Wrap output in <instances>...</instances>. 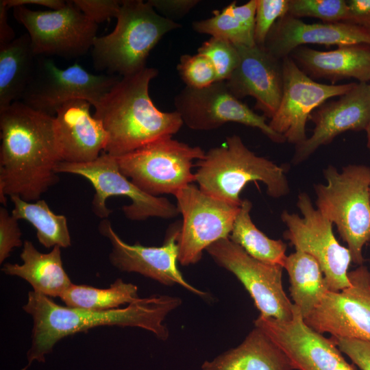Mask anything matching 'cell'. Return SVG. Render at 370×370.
I'll return each mask as SVG.
<instances>
[{
    "instance_id": "6da1fadb",
    "label": "cell",
    "mask_w": 370,
    "mask_h": 370,
    "mask_svg": "<svg viewBox=\"0 0 370 370\" xmlns=\"http://www.w3.org/2000/svg\"><path fill=\"white\" fill-rule=\"evenodd\" d=\"M0 202L18 196L36 201L59 181L62 162L54 116L21 101L0 110Z\"/></svg>"
},
{
    "instance_id": "7a4b0ae2",
    "label": "cell",
    "mask_w": 370,
    "mask_h": 370,
    "mask_svg": "<svg viewBox=\"0 0 370 370\" xmlns=\"http://www.w3.org/2000/svg\"><path fill=\"white\" fill-rule=\"evenodd\" d=\"M181 303L178 297L153 295L123 308L95 310L62 306L49 297L29 291L23 308L33 319L32 345L27 353L28 363L21 370H27L35 360L45 362V355L61 339L98 326L137 327L165 341L169 332L164 321Z\"/></svg>"
},
{
    "instance_id": "3957f363",
    "label": "cell",
    "mask_w": 370,
    "mask_h": 370,
    "mask_svg": "<svg viewBox=\"0 0 370 370\" xmlns=\"http://www.w3.org/2000/svg\"><path fill=\"white\" fill-rule=\"evenodd\" d=\"M158 75V69L146 66L121 77L94 107V117L108 135L105 153L118 157L180 131V114L161 111L150 97L149 84Z\"/></svg>"
},
{
    "instance_id": "277c9868",
    "label": "cell",
    "mask_w": 370,
    "mask_h": 370,
    "mask_svg": "<svg viewBox=\"0 0 370 370\" xmlns=\"http://www.w3.org/2000/svg\"><path fill=\"white\" fill-rule=\"evenodd\" d=\"M196 162L199 188L234 206H241L240 195L251 182H262L273 198L284 197L290 190L285 168L256 155L236 134L227 137L223 145L210 149Z\"/></svg>"
},
{
    "instance_id": "5b68a950",
    "label": "cell",
    "mask_w": 370,
    "mask_h": 370,
    "mask_svg": "<svg viewBox=\"0 0 370 370\" xmlns=\"http://www.w3.org/2000/svg\"><path fill=\"white\" fill-rule=\"evenodd\" d=\"M180 24L160 14L148 1L123 0L114 30L97 36L92 56L95 69L124 77L146 67L151 50Z\"/></svg>"
},
{
    "instance_id": "8992f818",
    "label": "cell",
    "mask_w": 370,
    "mask_h": 370,
    "mask_svg": "<svg viewBox=\"0 0 370 370\" xmlns=\"http://www.w3.org/2000/svg\"><path fill=\"white\" fill-rule=\"evenodd\" d=\"M323 176L325 184L314 185L317 209L336 225L352 262L362 265L363 247L370 243V167L349 164L338 172L329 165Z\"/></svg>"
},
{
    "instance_id": "52a82bcc",
    "label": "cell",
    "mask_w": 370,
    "mask_h": 370,
    "mask_svg": "<svg viewBox=\"0 0 370 370\" xmlns=\"http://www.w3.org/2000/svg\"><path fill=\"white\" fill-rule=\"evenodd\" d=\"M206 151L172 137L149 143L116 157L121 173L144 193L153 196L175 195L195 182L193 162Z\"/></svg>"
},
{
    "instance_id": "ba28073f",
    "label": "cell",
    "mask_w": 370,
    "mask_h": 370,
    "mask_svg": "<svg viewBox=\"0 0 370 370\" xmlns=\"http://www.w3.org/2000/svg\"><path fill=\"white\" fill-rule=\"evenodd\" d=\"M58 173L80 175L88 180L95 188L91 208L101 219H108L112 213L106 205L110 197H128L131 203L122 207L125 217L132 221H144L150 217L169 219L180 213L176 205L164 197L149 195L125 176L119 169L116 157L107 153L96 160L86 163L60 162L56 169Z\"/></svg>"
},
{
    "instance_id": "9c48e42d",
    "label": "cell",
    "mask_w": 370,
    "mask_h": 370,
    "mask_svg": "<svg viewBox=\"0 0 370 370\" xmlns=\"http://www.w3.org/2000/svg\"><path fill=\"white\" fill-rule=\"evenodd\" d=\"M297 206L302 217L284 210L281 219L287 230L284 238L295 250L312 256L319 264L329 291H339L350 285L348 268L352 262L347 247L336 240L332 223L315 208L305 193L298 195Z\"/></svg>"
},
{
    "instance_id": "30bf717a",
    "label": "cell",
    "mask_w": 370,
    "mask_h": 370,
    "mask_svg": "<svg viewBox=\"0 0 370 370\" xmlns=\"http://www.w3.org/2000/svg\"><path fill=\"white\" fill-rule=\"evenodd\" d=\"M13 16L27 29L36 56H58L66 59L86 54L92 45L97 24L82 12L72 1L61 9L34 11L14 7Z\"/></svg>"
},
{
    "instance_id": "8fae6325",
    "label": "cell",
    "mask_w": 370,
    "mask_h": 370,
    "mask_svg": "<svg viewBox=\"0 0 370 370\" xmlns=\"http://www.w3.org/2000/svg\"><path fill=\"white\" fill-rule=\"evenodd\" d=\"M174 196L182 217L178 236V262L182 266L197 263L212 243L229 238L240 206L202 191L190 184Z\"/></svg>"
},
{
    "instance_id": "7c38bea8",
    "label": "cell",
    "mask_w": 370,
    "mask_h": 370,
    "mask_svg": "<svg viewBox=\"0 0 370 370\" xmlns=\"http://www.w3.org/2000/svg\"><path fill=\"white\" fill-rule=\"evenodd\" d=\"M121 77L95 75L77 63L62 69L53 60L37 56L34 75L21 101L53 116L73 99H85L95 107Z\"/></svg>"
},
{
    "instance_id": "4fadbf2b",
    "label": "cell",
    "mask_w": 370,
    "mask_h": 370,
    "mask_svg": "<svg viewBox=\"0 0 370 370\" xmlns=\"http://www.w3.org/2000/svg\"><path fill=\"white\" fill-rule=\"evenodd\" d=\"M220 267L232 273L252 297L260 314L281 321L293 317L292 303L282 286L284 267L260 261L230 238L220 239L206 249Z\"/></svg>"
},
{
    "instance_id": "5bb4252c",
    "label": "cell",
    "mask_w": 370,
    "mask_h": 370,
    "mask_svg": "<svg viewBox=\"0 0 370 370\" xmlns=\"http://www.w3.org/2000/svg\"><path fill=\"white\" fill-rule=\"evenodd\" d=\"M173 102L183 124L192 130H213L234 122L258 128L274 143L286 142L283 136L269 127L264 116L254 112L232 94L225 81L215 82L200 89L186 86Z\"/></svg>"
},
{
    "instance_id": "9a60e30c",
    "label": "cell",
    "mask_w": 370,
    "mask_h": 370,
    "mask_svg": "<svg viewBox=\"0 0 370 370\" xmlns=\"http://www.w3.org/2000/svg\"><path fill=\"white\" fill-rule=\"evenodd\" d=\"M349 286L328 291L316 308L304 319L320 334L334 338L370 341V276L362 264L348 272Z\"/></svg>"
},
{
    "instance_id": "2e32d148",
    "label": "cell",
    "mask_w": 370,
    "mask_h": 370,
    "mask_svg": "<svg viewBox=\"0 0 370 370\" xmlns=\"http://www.w3.org/2000/svg\"><path fill=\"white\" fill-rule=\"evenodd\" d=\"M283 90L278 110L269 122V127L296 145L308 137L306 126L310 114L321 104L340 97L356 83L325 84L315 82L304 73L290 57L282 60Z\"/></svg>"
},
{
    "instance_id": "e0dca14e",
    "label": "cell",
    "mask_w": 370,
    "mask_h": 370,
    "mask_svg": "<svg viewBox=\"0 0 370 370\" xmlns=\"http://www.w3.org/2000/svg\"><path fill=\"white\" fill-rule=\"evenodd\" d=\"M180 226L181 222L171 225L163 245L160 247L125 243L114 230L108 219L100 221L98 230L102 236L109 240L112 247L109 259L119 270L137 273L166 286L177 284L201 297L207 298L209 297L208 293L187 282L177 268V241Z\"/></svg>"
},
{
    "instance_id": "ac0fdd59",
    "label": "cell",
    "mask_w": 370,
    "mask_h": 370,
    "mask_svg": "<svg viewBox=\"0 0 370 370\" xmlns=\"http://www.w3.org/2000/svg\"><path fill=\"white\" fill-rule=\"evenodd\" d=\"M254 325L282 349L296 370H336L346 362L335 341L308 326L295 304L290 320L260 315Z\"/></svg>"
},
{
    "instance_id": "d6986e66",
    "label": "cell",
    "mask_w": 370,
    "mask_h": 370,
    "mask_svg": "<svg viewBox=\"0 0 370 370\" xmlns=\"http://www.w3.org/2000/svg\"><path fill=\"white\" fill-rule=\"evenodd\" d=\"M312 134L295 146L294 164L307 160L321 146L330 144L347 131H367L370 125V84L356 83L338 99L325 101L309 116Z\"/></svg>"
},
{
    "instance_id": "ffe728a7",
    "label": "cell",
    "mask_w": 370,
    "mask_h": 370,
    "mask_svg": "<svg viewBox=\"0 0 370 370\" xmlns=\"http://www.w3.org/2000/svg\"><path fill=\"white\" fill-rule=\"evenodd\" d=\"M235 46L238 63L225 81L227 86L239 99L254 97V108L271 119L278 110L282 95V60L271 55L264 46Z\"/></svg>"
},
{
    "instance_id": "44dd1931",
    "label": "cell",
    "mask_w": 370,
    "mask_h": 370,
    "mask_svg": "<svg viewBox=\"0 0 370 370\" xmlns=\"http://www.w3.org/2000/svg\"><path fill=\"white\" fill-rule=\"evenodd\" d=\"M307 44L323 45L326 47L370 45V33L350 23H306L286 14L275 23L264 47L274 57L282 60L295 49Z\"/></svg>"
},
{
    "instance_id": "7402d4cb",
    "label": "cell",
    "mask_w": 370,
    "mask_h": 370,
    "mask_svg": "<svg viewBox=\"0 0 370 370\" xmlns=\"http://www.w3.org/2000/svg\"><path fill=\"white\" fill-rule=\"evenodd\" d=\"M91 103L82 99L63 104L54 116L62 162L86 163L104 152L108 135L102 123L90 112Z\"/></svg>"
},
{
    "instance_id": "603a6c76",
    "label": "cell",
    "mask_w": 370,
    "mask_h": 370,
    "mask_svg": "<svg viewBox=\"0 0 370 370\" xmlns=\"http://www.w3.org/2000/svg\"><path fill=\"white\" fill-rule=\"evenodd\" d=\"M310 78L325 79L332 84L353 78L370 82V45L351 44L323 51L306 46L295 49L289 56Z\"/></svg>"
},
{
    "instance_id": "cb8c5ba5",
    "label": "cell",
    "mask_w": 370,
    "mask_h": 370,
    "mask_svg": "<svg viewBox=\"0 0 370 370\" xmlns=\"http://www.w3.org/2000/svg\"><path fill=\"white\" fill-rule=\"evenodd\" d=\"M201 370H296L282 349L256 327L236 347L206 360Z\"/></svg>"
},
{
    "instance_id": "d4e9b609",
    "label": "cell",
    "mask_w": 370,
    "mask_h": 370,
    "mask_svg": "<svg viewBox=\"0 0 370 370\" xmlns=\"http://www.w3.org/2000/svg\"><path fill=\"white\" fill-rule=\"evenodd\" d=\"M23 263H5L1 271L18 276L29 283L34 291L49 297H60L72 285L65 271L61 247L56 246L49 253L40 252L32 242L25 241L20 254Z\"/></svg>"
},
{
    "instance_id": "484cf974",
    "label": "cell",
    "mask_w": 370,
    "mask_h": 370,
    "mask_svg": "<svg viewBox=\"0 0 370 370\" xmlns=\"http://www.w3.org/2000/svg\"><path fill=\"white\" fill-rule=\"evenodd\" d=\"M36 59L28 34L0 45V110L21 101L34 75Z\"/></svg>"
},
{
    "instance_id": "4316f807",
    "label": "cell",
    "mask_w": 370,
    "mask_h": 370,
    "mask_svg": "<svg viewBox=\"0 0 370 370\" xmlns=\"http://www.w3.org/2000/svg\"><path fill=\"white\" fill-rule=\"evenodd\" d=\"M283 267L289 277L293 304L305 319L329 291L324 274L312 256L299 250L286 256Z\"/></svg>"
},
{
    "instance_id": "83f0119b",
    "label": "cell",
    "mask_w": 370,
    "mask_h": 370,
    "mask_svg": "<svg viewBox=\"0 0 370 370\" xmlns=\"http://www.w3.org/2000/svg\"><path fill=\"white\" fill-rule=\"evenodd\" d=\"M13 204L12 215L17 220H25L36 230L38 242L46 248L71 246V239L67 219L54 213L44 199L27 201L18 196L10 197Z\"/></svg>"
},
{
    "instance_id": "f1b7e54d",
    "label": "cell",
    "mask_w": 370,
    "mask_h": 370,
    "mask_svg": "<svg viewBox=\"0 0 370 370\" xmlns=\"http://www.w3.org/2000/svg\"><path fill=\"white\" fill-rule=\"evenodd\" d=\"M251 208V202L243 199L229 238L251 257L283 267L286 257V243L269 238L255 225L250 215Z\"/></svg>"
},
{
    "instance_id": "f546056e",
    "label": "cell",
    "mask_w": 370,
    "mask_h": 370,
    "mask_svg": "<svg viewBox=\"0 0 370 370\" xmlns=\"http://www.w3.org/2000/svg\"><path fill=\"white\" fill-rule=\"evenodd\" d=\"M60 299L68 307L107 310L118 308L121 305L130 304L140 297L135 284L126 283L119 278L108 288L72 284Z\"/></svg>"
},
{
    "instance_id": "4dcf8cb0",
    "label": "cell",
    "mask_w": 370,
    "mask_h": 370,
    "mask_svg": "<svg viewBox=\"0 0 370 370\" xmlns=\"http://www.w3.org/2000/svg\"><path fill=\"white\" fill-rule=\"evenodd\" d=\"M193 29L200 34L228 41L235 45L253 46L254 29L236 17L228 6L210 18L195 21Z\"/></svg>"
},
{
    "instance_id": "1f68e13d",
    "label": "cell",
    "mask_w": 370,
    "mask_h": 370,
    "mask_svg": "<svg viewBox=\"0 0 370 370\" xmlns=\"http://www.w3.org/2000/svg\"><path fill=\"white\" fill-rule=\"evenodd\" d=\"M288 14L300 18L314 17L324 23L347 22L349 10L344 0H289Z\"/></svg>"
},
{
    "instance_id": "d6a6232c",
    "label": "cell",
    "mask_w": 370,
    "mask_h": 370,
    "mask_svg": "<svg viewBox=\"0 0 370 370\" xmlns=\"http://www.w3.org/2000/svg\"><path fill=\"white\" fill-rule=\"evenodd\" d=\"M198 53L206 56L211 62L217 76V82L226 81L238 63L236 46L225 40L211 37L198 49Z\"/></svg>"
},
{
    "instance_id": "836d02e7",
    "label": "cell",
    "mask_w": 370,
    "mask_h": 370,
    "mask_svg": "<svg viewBox=\"0 0 370 370\" xmlns=\"http://www.w3.org/2000/svg\"><path fill=\"white\" fill-rule=\"evenodd\" d=\"M178 74L186 86L204 88L217 82L214 69L205 56L185 54L180 57L177 66Z\"/></svg>"
},
{
    "instance_id": "e575fe53",
    "label": "cell",
    "mask_w": 370,
    "mask_h": 370,
    "mask_svg": "<svg viewBox=\"0 0 370 370\" xmlns=\"http://www.w3.org/2000/svg\"><path fill=\"white\" fill-rule=\"evenodd\" d=\"M289 0H256L254 38L256 45L264 46L275 23L288 14Z\"/></svg>"
},
{
    "instance_id": "d590c367",
    "label": "cell",
    "mask_w": 370,
    "mask_h": 370,
    "mask_svg": "<svg viewBox=\"0 0 370 370\" xmlns=\"http://www.w3.org/2000/svg\"><path fill=\"white\" fill-rule=\"evenodd\" d=\"M18 220L10 214L5 207L0 208V263L10 256L15 247L23 245Z\"/></svg>"
},
{
    "instance_id": "8d00e7d4",
    "label": "cell",
    "mask_w": 370,
    "mask_h": 370,
    "mask_svg": "<svg viewBox=\"0 0 370 370\" xmlns=\"http://www.w3.org/2000/svg\"><path fill=\"white\" fill-rule=\"evenodd\" d=\"M76 7L92 21L98 24L112 17L116 18L122 1L73 0Z\"/></svg>"
},
{
    "instance_id": "74e56055",
    "label": "cell",
    "mask_w": 370,
    "mask_h": 370,
    "mask_svg": "<svg viewBox=\"0 0 370 370\" xmlns=\"http://www.w3.org/2000/svg\"><path fill=\"white\" fill-rule=\"evenodd\" d=\"M337 347L361 370H370V341L334 338Z\"/></svg>"
},
{
    "instance_id": "f35d334b",
    "label": "cell",
    "mask_w": 370,
    "mask_h": 370,
    "mask_svg": "<svg viewBox=\"0 0 370 370\" xmlns=\"http://www.w3.org/2000/svg\"><path fill=\"white\" fill-rule=\"evenodd\" d=\"M156 11L161 15L173 20L189 12L199 3V0H148Z\"/></svg>"
},
{
    "instance_id": "ab89813d",
    "label": "cell",
    "mask_w": 370,
    "mask_h": 370,
    "mask_svg": "<svg viewBox=\"0 0 370 370\" xmlns=\"http://www.w3.org/2000/svg\"><path fill=\"white\" fill-rule=\"evenodd\" d=\"M349 18L347 23L355 24L370 33V0L347 1Z\"/></svg>"
},
{
    "instance_id": "60d3db41",
    "label": "cell",
    "mask_w": 370,
    "mask_h": 370,
    "mask_svg": "<svg viewBox=\"0 0 370 370\" xmlns=\"http://www.w3.org/2000/svg\"><path fill=\"white\" fill-rule=\"evenodd\" d=\"M2 1L8 9L25 5H37L52 10L62 8L66 3V1L62 0H2Z\"/></svg>"
},
{
    "instance_id": "b9f144b4",
    "label": "cell",
    "mask_w": 370,
    "mask_h": 370,
    "mask_svg": "<svg viewBox=\"0 0 370 370\" xmlns=\"http://www.w3.org/2000/svg\"><path fill=\"white\" fill-rule=\"evenodd\" d=\"M8 8L0 1V45L8 44L15 39V33L8 22Z\"/></svg>"
},
{
    "instance_id": "7bdbcfd3",
    "label": "cell",
    "mask_w": 370,
    "mask_h": 370,
    "mask_svg": "<svg viewBox=\"0 0 370 370\" xmlns=\"http://www.w3.org/2000/svg\"><path fill=\"white\" fill-rule=\"evenodd\" d=\"M367 133V146L370 150V125L366 131Z\"/></svg>"
},
{
    "instance_id": "ee69618b",
    "label": "cell",
    "mask_w": 370,
    "mask_h": 370,
    "mask_svg": "<svg viewBox=\"0 0 370 370\" xmlns=\"http://www.w3.org/2000/svg\"><path fill=\"white\" fill-rule=\"evenodd\" d=\"M369 265H370V259L369 260ZM369 276H370V269H369Z\"/></svg>"
}]
</instances>
